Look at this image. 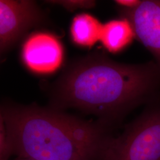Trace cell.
Wrapping results in <instances>:
<instances>
[{"instance_id": "2", "label": "cell", "mask_w": 160, "mask_h": 160, "mask_svg": "<svg viewBox=\"0 0 160 160\" xmlns=\"http://www.w3.org/2000/svg\"><path fill=\"white\" fill-rule=\"evenodd\" d=\"M2 119L20 158L32 160H99L112 135L110 126L83 120L52 108L6 104Z\"/></svg>"}, {"instance_id": "3", "label": "cell", "mask_w": 160, "mask_h": 160, "mask_svg": "<svg viewBox=\"0 0 160 160\" xmlns=\"http://www.w3.org/2000/svg\"><path fill=\"white\" fill-rule=\"evenodd\" d=\"M99 160H160L158 100L127 125L120 135L109 138Z\"/></svg>"}, {"instance_id": "4", "label": "cell", "mask_w": 160, "mask_h": 160, "mask_svg": "<svg viewBox=\"0 0 160 160\" xmlns=\"http://www.w3.org/2000/svg\"><path fill=\"white\" fill-rule=\"evenodd\" d=\"M43 20V13L33 1L1 0V53L10 50L29 29Z\"/></svg>"}, {"instance_id": "11", "label": "cell", "mask_w": 160, "mask_h": 160, "mask_svg": "<svg viewBox=\"0 0 160 160\" xmlns=\"http://www.w3.org/2000/svg\"><path fill=\"white\" fill-rule=\"evenodd\" d=\"M119 7L125 8H132L137 6L141 1L139 0H117L114 1Z\"/></svg>"}, {"instance_id": "12", "label": "cell", "mask_w": 160, "mask_h": 160, "mask_svg": "<svg viewBox=\"0 0 160 160\" xmlns=\"http://www.w3.org/2000/svg\"><path fill=\"white\" fill-rule=\"evenodd\" d=\"M29 160V159H23V158H19L18 160Z\"/></svg>"}, {"instance_id": "9", "label": "cell", "mask_w": 160, "mask_h": 160, "mask_svg": "<svg viewBox=\"0 0 160 160\" xmlns=\"http://www.w3.org/2000/svg\"><path fill=\"white\" fill-rule=\"evenodd\" d=\"M46 2L62 6L71 12L80 8H93L96 1L92 0H60V1H46Z\"/></svg>"}, {"instance_id": "7", "label": "cell", "mask_w": 160, "mask_h": 160, "mask_svg": "<svg viewBox=\"0 0 160 160\" xmlns=\"http://www.w3.org/2000/svg\"><path fill=\"white\" fill-rule=\"evenodd\" d=\"M134 37L131 24L122 18L110 21L103 25L100 40L108 51L117 53L129 45Z\"/></svg>"}, {"instance_id": "8", "label": "cell", "mask_w": 160, "mask_h": 160, "mask_svg": "<svg viewBox=\"0 0 160 160\" xmlns=\"http://www.w3.org/2000/svg\"><path fill=\"white\" fill-rule=\"evenodd\" d=\"M103 24L96 18L82 13L74 18L71 27L72 40L83 47H91L100 40Z\"/></svg>"}, {"instance_id": "10", "label": "cell", "mask_w": 160, "mask_h": 160, "mask_svg": "<svg viewBox=\"0 0 160 160\" xmlns=\"http://www.w3.org/2000/svg\"><path fill=\"white\" fill-rule=\"evenodd\" d=\"M13 153L11 141L7 135L4 122L0 119V160H8Z\"/></svg>"}, {"instance_id": "6", "label": "cell", "mask_w": 160, "mask_h": 160, "mask_svg": "<svg viewBox=\"0 0 160 160\" xmlns=\"http://www.w3.org/2000/svg\"><path fill=\"white\" fill-rule=\"evenodd\" d=\"M22 54L24 63L30 70L38 74H50L62 64L63 47L55 36L37 33L25 42Z\"/></svg>"}, {"instance_id": "1", "label": "cell", "mask_w": 160, "mask_h": 160, "mask_svg": "<svg viewBox=\"0 0 160 160\" xmlns=\"http://www.w3.org/2000/svg\"><path fill=\"white\" fill-rule=\"evenodd\" d=\"M160 93V68L143 64L119 63L96 54L72 65L58 81L51 108L80 110L113 126L138 106L152 103Z\"/></svg>"}, {"instance_id": "5", "label": "cell", "mask_w": 160, "mask_h": 160, "mask_svg": "<svg viewBox=\"0 0 160 160\" xmlns=\"http://www.w3.org/2000/svg\"><path fill=\"white\" fill-rule=\"evenodd\" d=\"M135 36L154 57L160 68V0H144L132 8H119Z\"/></svg>"}]
</instances>
